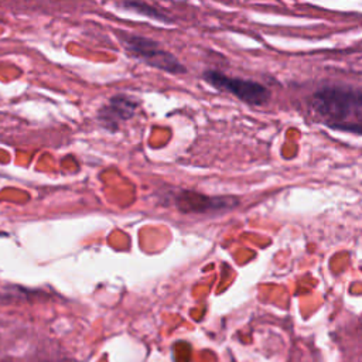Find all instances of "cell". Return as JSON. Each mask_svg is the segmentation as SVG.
I'll return each mask as SVG.
<instances>
[{"label":"cell","instance_id":"obj_1","mask_svg":"<svg viewBox=\"0 0 362 362\" xmlns=\"http://www.w3.org/2000/svg\"><path fill=\"white\" fill-rule=\"evenodd\" d=\"M313 112L329 127L362 134V88L325 85L310 99Z\"/></svg>","mask_w":362,"mask_h":362},{"label":"cell","instance_id":"obj_2","mask_svg":"<svg viewBox=\"0 0 362 362\" xmlns=\"http://www.w3.org/2000/svg\"><path fill=\"white\" fill-rule=\"evenodd\" d=\"M117 38L120 40L123 48L132 57L143 61L153 68L174 75L187 72V68L177 59L175 55H173L170 51L163 48L161 44L151 38L132 34L127 31H117Z\"/></svg>","mask_w":362,"mask_h":362},{"label":"cell","instance_id":"obj_3","mask_svg":"<svg viewBox=\"0 0 362 362\" xmlns=\"http://www.w3.org/2000/svg\"><path fill=\"white\" fill-rule=\"evenodd\" d=\"M202 78L212 88L222 92H229L249 105L262 106L270 99V90L264 85L252 79L229 76L215 69H206L202 74Z\"/></svg>","mask_w":362,"mask_h":362},{"label":"cell","instance_id":"obj_4","mask_svg":"<svg viewBox=\"0 0 362 362\" xmlns=\"http://www.w3.org/2000/svg\"><path fill=\"white\" fill-rule=\"evenodd\" d=\"M175 206L184 214L225 212L235 208L239 201L235 197H209L201 192L182 189L174 195Z\"/></svg>","mask_w":362,"mask_h":362},{"label":"cell","instance_id":"obj_5","mask_svg":"<svg viewBox=\"0 0 362 362\" xmlns=\"http://www.w3.org/2000/svg\"><path fill=\"white\" fill-rule=\"evenodd\" d=\"M137 106H139L137 100L133 99L132 96L124 93L115 95L113 98L109 99L106 105H103L99 109L98 120L105 129L110 132H116L120 123L129 120L134 115Z\"/></svg>","mask_w":362,"mask_h":362},{"label":"cell","instance_id":"obj_6","mask_svg":"<svg viewBox=\"0 0 362 362\" xmlns=\"http://www.w3.org/2000/svg\"><path fill=\"white\" fill-rule=\"evenodd\" d=\"M122 7L127 8V10H132V11H136L139 14H143L148 18H153V20H157V21H163V23H171V18L161 10L147 4V3H140V1H124L120 4Z\"/></svg>","mask_w":362,"mask_h":362}]
</instances>
